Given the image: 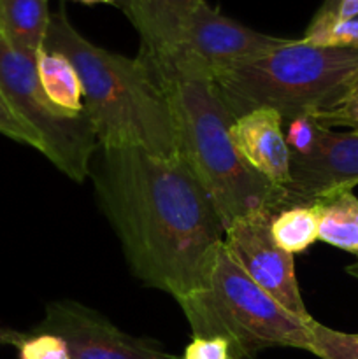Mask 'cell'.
<instances>
[{
	"mask_svg": "<svg viewBox=\"0 0 358 359\" xmlns=\"http://www.w3.org/2000/svg\"><path fill=\"white\" fill-rule=\"evenodd\" d=\"M90 175L140 283L178 302L206 286L223 248L225 226L179 158L100 146Z\"/></svg>",
	"mask_w": 358,
	"mask_h": 359,
	"instance_id": "6da1fadb",
	"label": "cell"
},
{
	"mask_svg": "<svg viewBox=\"0 0 358 359\" xmlns=\"http://www.w3.org/2000/svg\"><path fill=\"white\" fill-rule=\"evenodd\" d=\"M44 49L65 56L79 74L84 111L100 146H132L178 158L171 104L146 60L98 48L72 27L62 9L51 14Z\"/></svg>",
	"mask_w": 358,
	"mask_h": 359,
	"instance_id": "7a4b0ae2",
	"label": "cell"
},
{
	"mask_svg": "<svg viewBox=\"0 0 358 359\" xmlns=\"http://www.w3.org/2000/svg\"><path fill=\"white\" fill-rule=\"evenodd\" d=\"M178 158L197 179L225 230L242 217L284 209V191L246 165L230 137L234 116L213 81H165Z\"/></svg>",
	"mask_w": 358,
	"mask_h": 359,
	"instance_id": "3957f363",
	"label": "cell"
},
{
	"mask_svg": "<svg viewBox=\"0 0 358 359\" xmlns=\"http://www.w3.org/2000/svg\"><path fill=\"white\" fill-rule=\"evenodd\" d=\"M234 118L269 107L283 121L309 114L321 121L358 88V49L323 48L288 39L213 81Z\"/></svg>",
	"mask_w": 358,
	"mask_h": 359,
	"instance_id": "277c9868",
	"label": "cell"
},
{
	"mask_svg": "<svg viewBox=\"0 0 358 359\" xmlns=\"http://www.w3.org/2000/svg\"><path fill=\"white\" fill-rule=\"evenodd\" d=\"M178 304L193 337L225 339L239 359H253L272 347L312 353L314 319L286 311L235 265L225 248L218 252L206 286Z\"/></svg>",
	"mask_w": 358,
	"mask_h": 359,
	"instance_id": "5b68a950",
	"label": "cell"
},
{
	"mask_svg": "<svg viewBox=\"0 0 358 359\" xmlns=\"http://www.w3.org/2000/svg\"><path fill=\"white\" fill-rule=\"evenodd\" d=\"M0 90L18 116L41 137L42 154L72 181H86L100 147L86 111L70 114L56 107L39 83L35 58L13 49L2 37Z\"/></svg>",
	"mask_w": 358,
	"mask_h": 359,
	"instance_id": "8992f818",
	"label": "cell"
},
{
	"mask_svg": "<svg viewBox=\"0 0 358 359\" xmlns=\"http://www.w3.org/2000/svg\"><path fill=\"white\" fill-rule=\"evenodd\" d=\"M286 41L244 27L202 0L181 44L158 74V79L161 83L171 79L214 81L227 70L260 58Z\"/></svg>",
	"mask_w": 358,
	"mask_h": 359,
	"instance_id": "52a82bcc",
	"label": "cell"
},
{
	"mask_svg": "<svg viewBox=\"0 0 358 359\" xmlns=\"http://www.w3.org/2000/svg\"><path fill=\"white\" fill-rule=\"evenodd\" d=\"M274 214H255L232 223L225 230L223 248L235 265L286 311L309 319L295 276L293 255L277 248L270 235Z\"/></svg>",
	"mask_w": 358,
	"mask_h": 359,
	"instance_id": "ba28073f",
	"label": "cell"
},
{
	"mask_svg": "<svg viewBox=\"0 0 358 359\" xmlns=\"http://www.w3.org/2000/svg\"><path fill=\"white\" fill-rule=\"evenodd\" d=\"M35 332L65 340L72 359H179L151 340L121 332L100 312L74 300L49 304Z\"/></svg>",
	"mask_w": 358,
	"mask_h": 359,
	"instance_id": "9c48e42d",
	"label": "cell"
},
{
	"mask_svg": "<svg viewBox=\"0 0 358 359\" xmlns=\"http://www.w3.org/2000/svg\"><path fill=\"white\" fill-rule=\"evenodd\" d=\"M358 184V132L325 128L319 144L305 156H291V181L284 191V209L312 205Z\"/></svg>",
	"mask_w": 358,
	"mask_h": 359,
	"instance_id": "30bf717a",
	"label": "cell"
},
{
	"mask_svg": "<svg viewBox=\"0 0 358 359\" xmlns=\"http://www.w3.org/2000/svg\"><path fill=\"white\" fill-rule=\"evenodd\" d=\"M235 149L249 168L276 188L291 181V153L283 133V118L269 107L237 116L230 126Z\"/></svg>",
	"mask_w": 358,
	"mask_h": 359,
	"instance_id": "8fae6325",
	"label": "cell"
},
{
	"mask_svg": "<svg viewBox=\"0 0 358 359\" xmlns=\"http://www.w3.org/2000/svg\"><path fill=\"white\" fill-rule=\"evenodd\" d=\"M140 35V58L160 74L181 44L202 0H119Z\"/></svg>",
	"mask_w": 358,
	"mask_h": 359,
	"instance_id": "7c38bea8",
	"label": "cell"
},
{
	"mask_svg": "<svg viewBox=\"0 0 358 359\" xmlns=\"http://www.w3.org/2000/svg\"><path fill=\"white\" fill-rule=\"evenodd\" d=\"M49 21L48 0H0V37L30 58L44 48Z\"/></svg>",
	"mask_w": 358,
	"mask_h": 359,
	"instance_id": "4fadbf2b",
	"label": "cell"
},
{
	"mask_svg": "<svg viewBox=\"0 0 358 359\" xmlns=\"http://www.w3.org/2000/svg\"><path fill=\"white\" fill-rule=\"evenodd\" d=\"M39 83L46 97L70 114L84 112V93L79 74L63 55L42 48L35 58Z\"/></svg>",
	"mask_w": 358,
	"mask_h": 359,
	"instance_id": "5bb4252c",
	"label": "cell"
},
{
	"mask_svg": "<svg viewBox=\"0 0 358 359\" xmlns=\"http://www.w3.org/2000/svg\"><path fill=\"white\" fill-rule=\"evenodd\" d=\"M318 210V241L358 256V198L343 191L312 203Z\"/></svg>",
	"mask_w": 358,
	"mask_h": 359,
	"instance_id": "9a60e30c",
	"label": "cell"
},
{
	"mask_svg": "<svg viewBox=\"0 0 358 359\" xmlns=\"http://www.w3.org/2000/svg\"><path fill=\"white\" fill-rule=\"evenodd\" d=\"M270 235L277 248L290 255L304 252L319 237V217L314 205H293L279 210L270 221Z\"/></svg>",
	"mask_w": 358,
	"mask_h": 359,
	"instance_id": "2e32d148",
	"label": "cell"
},
{
	"mask_svg": "<svg viewBox=\"0 0 358 359\" xmlns=\"http://www.w3.org/2000/svg\"><path fill=\"white\" fill-rule=\"evenodd\" d=\"M0 344H11L20 359H72L65 340L53 333H18L0 330Z\"/></svg>",
	"mask_w": 358,
	"mask_h": 359,
	"instance_id": "e0dca14e",
	"label": "cell"
},
{
	"mask_svg": "<svg viewBox=\"0 0 358 359\" xmlns=\"http://www.w3.org/2000/svg\"><path fill=\"white\" fill-rule=\"evenodd\" d=\"M302 39L309 44L323 48L358 49V18L339 20L330 16H314Z\"/></svg>",
	"mask_w": 358,
	"mask_h": 359,
	"instance_id": "ac0fdd59",
	"label": "cell"
},
{
	"mask_svg": "<svg viewBox=\"0 0 358 359\" xmlns=\"http://www.w3.org/2000/svg\"><path fill=\"white\" fill-rule=\"evenodd\" d=\"M312 354L321 359H358V340L351 333L312 323Z\"/></svg>",
	"mask_w": 358,
	"mask_h": 359,
	"instance_id": "d6986e66",
	"label": "cell"
},
{
	"mask_svg": "<svg viewBox=\"0 0 358 359\" xmlns=\"http://www.w3.org/2000/svg\"><path fill=\"white\" fill-rule=\"evenodd\" d=\"M325 128L326 126H323L314 116L309 114L295 116L288 121H283L284 140L291 156H305L312 153L319 144Z\"/></svg>",
	"mask_w": 358,
	"mask_h": 359,
	"instance_id": "ffe728a7",
	"label": "cell"
},
{
	"mask_svg": "<svg viewBox=\"0 0 358 359\" xmlns=\"http://www.w3.org/2000/svg\"><path fill=\"white\" fill-rule=\"evenodd\" d=\"M0 133L16 140V142L35 147L39 153H42L41 137L18 116V112L9 104L2 90H0Z\"/></svg>",
	"mask_w": 358,
	"mask_h": 359,
	"instance_id": "44dd1931",
	"label": "cell"
},
{
	"mask_svg": "<svg viewBox=\"0 0 358 359\" xmlns=\"http://www.w3.org/2000/svg\"><path fill=\"white\" fill-rule=\"evenodd\" d=\"M181 359H239L232 353L230 344L220 337L204 339V337H193L192 342L185 349Z\"/></svg>",
	"mask_w": 358,
	"mask_h": 359,
	"instance_id": "7402d4cb",
	"label": "cell"
},
{
	"mask_svg": "<svg viewBox=\"0 0 358 359\" xmlns=\"http://www.w3.org/2000/svg\"><path fill=\"white\" fill-rule=\"evenodd\" d=\"M323 126H350L358 132V88L329 116L321 119Z\"/></svg>",
	"mask_w": 358,
	"mask_h": 359,
	"instance_id": "603a6c76",
	"label": "cell"
},
{
	"mask_svg": "<svg viewBox=\"0 0 358 359\" xmlns=\"http://www.w3.org/2000/svg\"><path fill=\"white\" fill-rule=\"evenodd\" d=\"M316 16H330L339 18V20L358 18V0H337V4L329 13H316Z\"/></svg>",
	"mask_w": 358,
	"mask_h": 359,
	"instance_id": "cb8c5ba5",
	"label": "cell"
},
{
	"mask_svg": "<svg viewBox=\"0 0 358 359\" xmlns=\"http://www.w3.org/2000/svg\"><path fill=\"white\" fill-rule=\"evenodd\" d=\"M336 4H337V0H325V2H323V6L319 7L318 13H329V11L336 6Z\"/></svg>",
	"mask_w": 358,
	"mask_h": 359,
	"instance_id": "d4e9b609",
	"label": "cell"
},
{
	"mask_svg": "<svg viewBox=\"0 0 358 359\" xmlns=\"http://www.w3.org/2000/svg\"><path fill=\"white\" fill-rule=\"evenodd\" d=\"M346 273H350L351 277H354V279H358V263H354V265L347 266Z\"/></svg>",
	"mask_w": 358,
	"mask_h": 359,
	"instance_id": "484cf974",
	"label": "cell"
},
{
	"mask_svg": "<svg viewBox=\"0 0 358 359\" xmlns=\"http://www.w3.org/2000/svg\"><path fill=\"white\" fill-rule=\"evenodd\" d=\"M77 2H83L91 6V4H112V2H118V0H77Z\"/></svg>",
	"mask_w": 358,
	"mask_h": 359,
	"instance_id": "4316f807",
	"label": "cell"
},
{
	"mask_svg": "<svg viewBox=\"0 0 358 359\" xmlns=\"http://www.w3.org/2000/svg\"><path fill=\"white\" fill-rule=\"evenodd\" d=\"M354 337H357V340H358V333H357V335H354Z\"/></svg>",
	"mask_w": 358,
	"mask_h": 359,
	"instance_id": "83f0119b",
	"label": "cell"
}]
</instances>
